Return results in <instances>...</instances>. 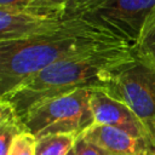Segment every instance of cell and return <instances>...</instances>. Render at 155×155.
Instances as JSON below:
<instances>
[{"instance_id":"16","label":"cell","mask_w":155,"mask_h":155,"mask_svg":"<svg viewBox=\"0 0 155 155\" xmlns=\"http://www.w3.org/2000/svg\"><path fill=\"white\" fill-rule=\"evenodd\" d=\"M46 2H48L50 5H52L53 7H56V8H59V10H62V11H64L65 12V15H67V6H68V2H69V0H45Z\"/></svg>"},{"instance_id":"9","label":"cell","mask_w":155,"mask_h":155,"mask_svg":"<svg viewBox=\"0 0 155 155\" xmlns=\"http://www.w3.org/2000/svg\"><path fill=\"white\" fill-rule=\"evenodd\" d=\"M25 131L27 128L15 108L6 99L0 98V155H7L16 137Z\"/></svg>"},{"instance_id":"5","label":"cell","mask_w":155,"mask_h":155,"mask_svg":"<svg viewBox=\"0 0 155 155\" xmlns=\"http://www.w3.org/2000/svg\"><path fill=\"white\" fill-rule=\"evenodd\" d=\"M155 15V0H107L82 17L110 29L133 48Z\"/></svg>"},{"instance_id":"7","label":"cell","mask_w":155,"mask_h":155,"mask_svg":"<svg viewBox=\"0 0 155 155\" xmlns=\"http://www.w3.org/2000/svg\"><path fill=\"white\" fill-rule=\"evenodd\" d=\"M79 138L98 147L108 155H155L147 139L107 125L93 124Z\"/></svg>"},{"instance_id":"12","label":"cell","mask_w":155,"mask_h":155,"mask_svg":"<svg viewBox=\"0 0 155 155\" xmlns=\"http://www.w3.org/2000/svg\"><path fill=\"white\" fill-rule=\"evenodd\" d=\"M134 52L155 64V15L147 23L137 45L134 46Z\"/></svg>"},{"instance_id":"10","label":"cell","mask_w":155,"mask_h":155,"mask_svg":"<svg viewBox=\"0 0 155 155\" xmlns=\"http://www.w3.org/2000/svg\"><path fill=\"white\" fill-rule=\"evenodd\" d=\"M0 8L7 11L27 12L56 19L67 18L64 11L53 7L45 0H0Z\"/></svg>"},{"instance_id":"11","label":"cell","mask_w":155,"mask_h":155,"mask_svg":"<svg viewBox=\"0 0 155 155\" xmlns=\"http://www.w3.org/2000/svg\"><path fill=\"white\" fill-rule=\"evenodd\" d=\"M74 134H48L36 139L35 155H68L75 147Z\"/></svg>"},{"instance_id":"1","label":"cell","mask_w":155,"mask_h":155,"mask_svg":"<svg viewBox=\"0 0 155 155\" xmlns=\"http://www.w3.org/2000/svg\"><path fill=\"white\" fill-rule=\"evenodd\" d=\"M126 45L131 46L110 29L82 16L67 17L56 30L33 39L0 41V97L53 63Z\"/></svg>"},{"instance_id":"15","label":"cell","mask_w":155,"mask_h":155,"mask_svg":"<svg viewBox=\"0 0 155 155\" xmlns=\"http://www.w3.org/2000/svg\"><path fill=\"white\" fill-rule=\"evenodd\" d=\"M75 150H76V155H108L102 149L86 142L82 138H78L75 144Z\"/></svg>"},{"instance_id":"14","label":"cell","mask_w":155,"mask_h":155,"mask_svg":"<svg viewBox=\"0 0 155 155\" xmlns=\"http://www.w3.org/2000/svg\"><path fill=\"white\" fill-rule=\"evenodd\" d=\"M107 0H69L67 6V17L84 16L103 5Z\"/></svg>"},{"instance_id":"3","label":"cell","mask_w":155,"mask_h":155,"mask_svg":"<svg viewBox=\"0 0 155 155\" xmlns=\"http://www.w3.org/2000/svg\"><path fill=\"white\" fill-rule=\"evenodd\" d=\"M92 88H81L33 105L22 121L36 138L48 134H74L78 138L94 124L91 109Z\"/></svg>"},{"instance_id":"2","label":"cell","mask_w":155,"mask_h":155,"mask_svg":"<svg viewBox=\"0 0 155 155\" xmlns=\"http://www.w3.org/2000/svg\"><path fill=\"white\" fill-rule=\"evenodd\" d=\"M134 57V48L128 45L71 57L42 69L0 98L6 99L22 119L33 105L42 101L81 88L104 87Z\"/></svg>"},{"instance_id":"8","label":"cell","mask_w":155,"mask_h":155,"mask_svg":"<svg viewBox=\"0 0 155 155\" xmlns=\"http://www.w3.org/2000/svg\"><path fill=\"white\" fill-rule=\"evenodd\" d=\"M64 19L0 8V41H21L44 35L59 28Z\"/></svg>"},{"instance_id":"6","label":"cell","mask_w":155,"mask_h":155,"mask_svg":"<svg viewBox=\"0 0 155 155\" xmlns=\"http://www.w3.org/2000/svg\"><path fill=\"white\" fill-rule=\"evenodd\" d=\"M90 102L94 124L116 127L134 137L147 139L145 130L133 110L122 101L109 94L104 87L92 88Z\"/></svg>"},{"instance_id":"13","label":"cell","mask_w":155,"mask_h":155,"mask_svg":"<svg viewBox=\"0 0 155 155\" xmlns=\"http://www.w3.org/2000/svg\"><path fill=\"white\" fill-rule=\"evenodd\" d=\"M36 139L29 131L21 133L11 144L7 155H35Z\"/></svg>"},{"instance_id":"4","label":"cell","mask_w":155,"mask_h":155,"mask_svg":"<svg viewBox=\"0 0 155 155\" xmlns=\"http://www.w3.org/2000/svg\"><path fill=\"white\" fill-rule=\"evenodd\" d=\"M104 88L133 110L145 130L148 143L155 150V64L136 54L114 74Z\"/></svg>"},{"instance_id":"17","label":"cell","mask_w":155,"mask_h":155,"mask_svg":"<svg viewBox=\"0 0 155 155\" xmlns=\"http://www.w3.org/2000/svg\"><path fill=\"white\" fill-rule=\"evenodd\" d=\"M68 155H76V150H75V147H74V148H73V149L69 151V154H68Z\"/></svg>"}]
</instances>
